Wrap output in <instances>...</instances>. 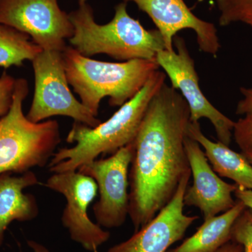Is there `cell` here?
<instances>
[{
	"label": "cell",
	"mask_w": 252,
	"mask_h": 252,
	"mask_svg": "<svg viewBox=\"0 0 252 252\" xmlns=\"http://www.w3.org/2000/svg\"><path fill=\"white\" fill-rule=\"evenodd\" d=\"M189 122L188 104L165 83L149 102L133 141L128 216L135 232L169 203L190 172L185 146Z\"/></svg>",
	"instance_id": "1"
},
{
	"label": "cell",
	"mask_w": 252,
	"mask_h": 252,
	"mask_svg": "<svg viewBox=\"0 0 252 252\" xmlns=\"http://www.w3.org/2000/svg\"><path fill=\"white\" fill-rule=\"evenodd\" d=\"M166 77L165 72L156 71L135 97L119 107L108 120L95 127L74 122L66 141L76 144L71 148L59 149L54 154L49 162L50 171H76L99 156L116 153L132 143L149 102L165 84Z\"/></svg>",
	"instance_id": "2"
},
{
	"label": "cell",
	"mask_w": 252,
	"mask_h": 252,
	"mask_svg": "<svg viewBox=\"0 0 252 252\" xmlns=\"http://www.w3.org/2000/svg\"><path fill=\"white\" fill-rule=\"evenodd\" d=\"M74 34L69 39L71 46L83 56L91 58L106 54L117 61H156L159 51L165 49L158 30H147L127 11V3L115 6L114 18L109 23H96L94 10L87 1L79 4L69 14Z\"/></svg>",
	"instance_id": "3"
},
{
	"label": "cell",
	"mask_w": 252,
	"mask_h": 252,
	"mask_svg": "<svg viewBox=\"0 0 252 252\" xmlns=\"http://www.w3.org/2000/svg\"><path fill=\"white\" fill-rule=\"evenodd\" d=\"M62 57L68 83L94 117L98 114L104 97H109L111 107H122L142 90L160 67L157 61L150 60L119 63L96 61L68 46Z\"/></svg>",
	"instance_id": "4"
},
{
	"label": "cell",
	"mask_w": 252,
	"mask_h": 252,
	"mask_svg": "<svg viewBox=\"0 0 252 252\" xmlns=\"http://www.w3.org/2000/svg\"><path fill=\"white\" fill-rule=\"evenodd\" d=\"M28 92L27 80L16 79L11 109L0 118V175H21L45 166L61 143L57 121L33 123L25 115L23 103Z\"/></svg>",
	"instance_id": "5"
},
{
	"label": "cell",
	"mask_w": 252,
	"mask_h": 252,
	"mask_svg": "<svg viewBox=\"0 0 252 252\" xmlns=\"http://www.w3.org/2000/svg\"><path fill=\"white\" fill-rule=\"evenodd\" d=\"M31 62L35 87L26 116L31 122L39 123L54 116H64L90 127L102 123L71 92L62 52L42 50Z\"/></svg>",
	"instance_id": "6"
},
{
	"label": "cell",
	"mask_w": 252,
	"mask_h": 252,
	"mask_svg": "<svg viewBox=\"0 0 252 252\" xmlns=\"http://www.w3.org/2000/svg\"><path fill=\"white\" fill-rule=\"evenodd\" d=\"M0 23L28 34L44 51L63 52L74 31L58 0H0Z\"/></svg>",
	"instance_id": "7"
},
{
	"label": "cell",
	"mask_w": 252,
	"mask_h": 252,
	"mask_svg": "<svg viewBox=\"0 0 252 252\" xmlns=\"http://www.w3.org/2000/svg\"><path fill=\"white\" fill-rule=\"evenodd\" d=\"M176 50H162L158 53L157 62L170 79L171 86L180 94L188 104L190 122H198L207 119L211 122L219 142L229 146L233 137L235 122L222 114L210 103L204 95L199 86L198 73L185 39L176 36L173 41Z\"/></svg>",
	"instance_id": "8"
},
{
	"label": "cell",
	"mask_w": 252,
	"mask_h": 252,
	"mask_svg": "<svg viewBox=\"0 0 252 252\" xmlns=\"http://www.w3.org/2000/svg\"><path fill=\"white\" fill-rule=\"evenodd\" d=\"M133 154L132 142L110 157L95 159L77 170L97 183L99 198L93 211L101 227L118 228L125 223L129 210V169Z\"/></svg>",
	"instance_id": "9"
},
{
	"label": "cell",
	"mask_w": 252,
	"mask_h": 252,
	"mask_svg": "<svg viewBox=\"0 0 252 252\" xmlns=\"http://www.w3.org/2000/svg\"><path fill=\"white\" fill-rule=\"evenodd\" d=\"M44 186L66 199L61 220L71 239L87 251L97 252L108 241L110 233L94 223L88 215V208L98 190L95 181L76 170L54 173Z\"/></svg>",
	"instance_id": "10"
},
{
	"label": "cell",
	"mask_w": 252,
	"mask_h": 252,
	"mask_svg": "<svg viewBox=\"0 0 252 252\" xmlns=\"http://www.w3.org/2000/svg\"><path fill=\"white\" fill-rule=\"evenodd\" d=\"M191 172L182 178L173 198L153 220L135 232L128 240L114 245L107 252H167L180 241L198 216L184 213V196Z\"/></svg>",
	"instance_id": "11"
},
{
	"label": "cell",
	"mask_w": 252,
	"mask_h": 252,
	"mask_svg": "<svg viewBox=\"0 0 252 252\" xmlns=\"http://www.w3.org/2000/svg\"><path fill=\"white\" fill-rule=\"evenodd\" d=\"M133 2L146 13L157 26L165 43L172 51L173 41L182 30H192L196 35L200 51L216 56L220 49V38L213 23L204 21L192 12L185 0H123Z\"/></svg>",
	"instance_id": "12"
},
{
	"label": "cell",
	"mask_w": 252,
	"mask_h": 252,
	"mask_svg": "<svg viewBox=\"0 0 252 252\" xmlns=\"http://www.w3.org/2000/svg\"><path fill=\"white\" fill-rule=\"evenodd\" d=\"M185 146L193 179V185L186 190L185 205L198 208L204 220L229 210L236 203L233 193L237 186L222 180L214 171L198 142L187 136Z\"/></svg>",
	"instance_id": "13"
},
{
	"label": "cell",
	"mask_w": 252,
	"mask_h": 252,
	"mask_svg": "<svg viewBox=\"0 0 252 252\" xmlns=\"http://www.w3.org/2000/svg\"><path fill=\"white\" fill-rule=\"evenodd\" d=\"M38 183L37 177L31 170L20 176H14L11 172L0 175V248L11 222L29 221L39 215L35 197L23 193L25 189Z\"/></svg>",
	"instance_id": "14"
},
{
	"label": "cell",
	"mask_w": 252,
	"mask_h": 252,
	"mask_svg": "<svg viewBox=\"0 0 252 252\" xmlns=\"http://www.w3.org/2000/svg\"><path fill=\"white\" fill-rule=\"evenodd\" d=\"M188 136L205 151L214 171L235 182L240 189L252 190V165L243 154L238 153L220 142H213L204 135L198 122H189Z\"/></svg>",
	"instance_id": "15"
},
{
	"label": "cell",
	"mask_w": 252,
	"mask_h": 252,
	"mask_svg": "<svg viewBox=\"0 0 252 252\" xmlns=\"http://www.w3.org/2000/svg\"><path fill=\"white\" fill-rule=\"evenodd\" d=\"M246 207L240 200L221 215L204 220L203 225L192 236L186 239L180 246L169 249L167 252H217L231 240L233 224Z\"/></svg>",
	"instance_id": "16"
},
{
	"label": "cell",
	"mask_w": 252,
	"mask_h": 252,
	"mask_svg": "<svg viewBox=\"0 0 252 252\" xmlns=\"http://www.w3.org/2000/svg\"><path fill=\"white\" fill-rule=\"evenodd\" d=\"M41 51L28 34L0 23V67H21Z\"/></svg>",
	"instance_id": "17"
},
{
	"label": "cell",
	"mask_w": 252,
	"mask_h": 252,
	"mask_svg": "<svg viewBox=\"0 0 252 252\" xmlns=\"http://www.w3.org/2000/svg\"><path fill=\"white\" fill-rule=\"evenodd\" d=\"M220 26L242 22L252 14V0H216Z\"/></svg>",
	"instance_id": "18"
},
{
	"label": "cell",
	"mask_w": 252,
	"mask_h": 252,
	"mask_svg": "<svg viewBox=\"0 0 252 252\" xmlns=\"http://www.w3.org/2000/svg\"><path fill=\"white\" fill-rule=\"evenodd\" d=\"M231 240L241 245L243 252H252V213L249 209H245L235 220Z\"/></svg>",
	"instance_id": "19"
},
{
	"label": "cell",
	"mask_w": 252,
	"mask_h": 252,
	"mask_svg": "<svg viewBox=\"0 0 252 252\" xmlns=\"http://www.w3.org/2000/svg\"><path fill=\"white\" fill-rule=\"evenodd\" d=\"M233 136L242 154L247 158L252 157V114L235 122Z\"/></svg>",
	"instance_id": "20"
},
{
	"label": "cell",
	"mask_w": 252,
	"mask_h": 252,
	"mask_svg": "<svg viewBox=\"0 0 252 252\" xmlns=\"http://www.w3.org/2000/svg\"><path fill=\"white\" fill-rule=\"evenodd\" d=\"M16 79L6 72L0 77V118L6 115L11 109Z\"/></svg>",
	"instance_id": "21"
},
{
	"label": "cell",
	"mask_w": 252,
	"mask_h": 252,
	"mask_svg": "<svg viewBox=\"0 0 252 252\" xmlns=\"http://www.w3.org/2000/svg\"><path fill=\"white\" fill-rule=\"evenodd\" d=\"M240 93L243 98L239 101L235 113L238 115L245 116L252 114V87H241Z\"/></svg>",
	"instance_id": "22"
},
{
	"label": "cell",
	"mask_w": 252,
	"mask_h": 252,
	"mask_svg": "<svg viewBox=\"0 0 252 252\" xmlns=\"http://www.w3.org/2000/svg\"><path fill=\"white\" fill-rule=\"evenodd\" d=\"M234 195L238 200L243 203L246 208H248L252 213V190L240 189L237 187Z\"/></svg>",
	"instance_id": "23"
},
{
	"label": "cell",
	"mask_w": 252,
	"mask_h": 252,
	"mask_svg": "<svg viewBox=\"0 0 252 252\" xmlns=\"http://www.w3.org/2000/svg\"><path fill=\"white\" fill-rule=\"evenodd\" d=\"M217 252H243V248L240 244L230 240L222 246Z\"/></svg>",
	"instance_id": "24"
},
{
	"label": "cell",
	"mask_w": 252,
	"mask_h": 252,
	"mask_svg": "<svg viewBox=\"0 0 252 252\" xmlns=\"http://www.w3.org/2000/svg\"><path fill=\"white\" fill-rule=\"evenodd\" d=\"M28 246L34 252H50L49 250L44 247V245L39 243H36L33 240H29L28 241Z\"/></svg>",
	"instance_id": "25"
},
{
	"label": "cell",
	"mask_w": 252,
	"mask_h": 252,
	"mask_svg": "<svg viewBox=\"0 0 252 252\" xmlns=\"http://www.w3.org/2000/svg\"><path fill=\"white\" fill-rule=\"evenodd\" d=\"M243 23L252 27V14L250 15V16L245 18V21H243Z\"/></svg>",
	"instance_id": "26"
},
{
	"label": "cell",
	"mask_w": 252,
	"mask_h": 252,
	"mask_svg": "<svg viewBox=\"0 0 252 252\" xmlns=\"http://www.w3.org/2000/svg\"><path fill=\"white\" fill-rule=\"evenodd\" d=\"M87 1V0H79V4H81V3H84Z\"/></svg>",
	"instance_id": "27"
},
{
	"label": "cell",
	"mask_w": 252,
	"mask_h": 252,
	"mask_svg": "<svg viewBox=\"0 0 252 252\" xmlns=\"http://www.w3.org/2000/svg\"><path fill=\"white\" fill-rule=\"evenodd\" d=\"M248 159V160H249V161H250V163L252 164V157L251 158H247Z\"/></svg>",
	"instance_id": "28"
}]
</instances>
